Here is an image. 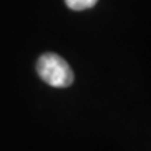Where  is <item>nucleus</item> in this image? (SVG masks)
<instances>
[{
  "instance_id": "f257e3e1",
  "label": "nucleus",
  "mask_w": 151,
  "mask_h": 151,
  "mask_svg": "<svg viewBox=\"0 0 151 151\" xmlns=\"http://www.w3.org/2000/svg\"><path fill=\"white\" fill-rule=\"evenodd\" d=\"M37 71L46 84L56 88L69 87L74 81V74L69 63L55 53L42 55L37 63Z\"/></svg>"
},
{
  "instance_id": "f03ea898",
  "label": "nucleus",
  "mask_w": 151,
  "mask_h": 151,
  "mask_svg": "<svg viewBox=\"0 0 151 151\" xmlns=\"http://www.w3.org/2000/svg\"><path fill=\"white\" fill-rule=\"evenodd\" d=\"M65 1L69 9L76 11H81V10L91 9L92 6L97 4L98 0H65Z\"/></svg>"
}]
</instances>
